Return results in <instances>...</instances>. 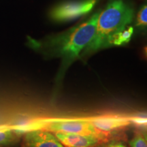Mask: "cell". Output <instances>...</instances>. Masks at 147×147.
Returning <instances> with one entry per match:
<instances>
[{
	"label": "cell",
	"instance_id": "8",
	"mask_svg": "<svg viewBox=\"0 0 147 147\" xmlns=\"http://www.w3.org/2000/svg\"><path fill=\"white\" fill-rule=\"evenodd\" d=\"M133 34L134 27L127 26L111 38L109 42V47L113 46H121L128 43L131 40Z\"/></svg>",
	"mask_w": 147,
	"mask_h": 147
},
{
	"label": "cell",
	"instance_id": "2",
	"mask_svg": "<svg viewBox=\"0 0 147 147\" xmlns=\"http://www.w3.org/2000/svg\"><path fill=\"white\" fill-rule=\"evenodd\" d=\"M134 16V9L123 0L110 1L99 13L95 35L84 50V54L109 47L111 38L127 27Z\"/></svg>",
	"mask_w": 147,
	"mask_h": 147
},
{
	"label": "cell",
	"instance_id": "1",
	"mask_svg": "<svg viewBox=\"0 0 147 147\" xmlns=\"http://www.w3.org/2000/svg\"><path fill=\"white\" fill-rule=\"evenodd\" d=\"M99 12L89 19L61 34L46 39H30L29 45L45 56L61 59L65 68L78 57L94 36Z\"/></svg>",
	"mask_w": 147,
	"mask_h": 147
},
{
	"label": "cell",
	"instance_id": "9",
	"mask_svg": "<svg viewBox=\"0 0 147 147\" xmlns=\"http://www.w3.org/2000/svg\"><path fill=\"white\" fill-rule=\"evenodd\" d=\"M20 135L15 130L8 128L0 129V147L10 146L19 140Z\"/></svg>",
	"mask_w": 147,
	"mask_h": 147
},
{
	"label": "cell",
	"instance_id": "5",
	"mask_svg": "<svg viewBox=\"0 0 147 147\" xmlns=\"http://www.w3.org/2000/svg\"><path fill=\"white\" fill-rule=\"evenodd\" d=\"M23 147H65L53 132L43 129H34L23 136Z\"/></svg>",
	"mask_w": 147,
	"mask_h": 147
},
{
	"label": "cell",
	"instance_id": "6",
	"mask_svg": "<svg viewBox=\"0 0 147 147\" xmlns=\"http://www.w3.org/2000/svg\"><path fill=\"white\" fill-rule=\"evenodd\" d=\"M54 134L59 140L66 147H94L101 142H104L93 136L61 132Z\"/></svg>",
	"mask_w": 147,
	"mask_h": 147
},
{
	"label": "cell",
	"instance_id": "10",
	"mask_svg": "<svg viewBox=\"0 0 147 147\" xmlns=\"http://www.w3.org/2000/svg\"><path fill=\"white\" fill-rule=\"evenodd\" d=\"M136 26L140 28L147 27V4H145L140 9L136 19Z\"/></svg>",
	"mask_w": 147,
	"mask_h": 147
},
{
	"label": "cell",
	"instance_id": "14",
	"mask_svg": "<svg viewBox=\"0 0 147 147\" xmlns=\"http://www.w3.org/2000/svg\"><path fill=\"white\" fill-rule=\"evenodd\" d=\"M144 51H145V53H146V55H147V47L144 48Z\"/></svg>",
	"mask_w": 147,
	"mask_h": 147
},
{
	"label": "cell",
	"instance_id": "7",
	"mask_svg": "<svg viewBox=\"0 0 147 147\" xmlns=\"http://www.w3.org/2000/svg\"><path fill=\"white\" fill-rule=\"evenodd\" d=\"M88 119L95 127L106 132H111L112 131L125 127L131 123V120L127 118L115 116L97 117Z\"/></svg>",
	"mask_w": 147,
	"mask_h": 147
},
{
	"label": "cell",
	"instance_id": "11",
	"mask_svg": "<svg viewBox=\"0 0 147 147\" xmlns=\"http://www.w3.org/2000/svg\"><path fill=\"white\" fill-rule=\"evenodd\" d=\"M131 147H147V141L138 131L129 141Z\"/></svg>",
	"mask_w": 147,
	"mask_h": 147
},
{
	"label": "cell",
	"instance_id": "3",
	"mask_svg": "<svg viewBox=\"0 0 147 147\" xmlns=\"http://www.w3.org/2000/svg\"><path fill=\"white\" fill-rule=\"evenodd\" d=\"M40 129L56 133H67L93 136L106 142L110 136V132L103 131L95 127L89 119H60L47 122Z\"/></svg>",
	"mask_w": 147,
	"mask_h": 147
},
{
	"label": "cell",
	"instance_id": "12",
	"mask_svg": "<svg viewBox=\"0 0 147 147\" xmlns=\"http://www.w3.org/2000/svg\"><path fill=\"white\" fill-rule=\"evenodd\" d=\"M140 133L142 135V136L144 138V139L147 141V123L144 125H140V127H139Z\"/></svg>",
	"mask_w": 147,
	"mask_h": 147
},
{
	"label": "cell",
	"instance_id": "4",
	"mask_svg": "<svg viewBox=\"0 0 147 147\" xmlns=\"http://www.w3.org/2000/svg\"><path fill=\"white\" fill-rule=\"evenodd\" d=\"M96 0H78L66 1L55 6L51 12L54 21L63 22L85 15L93 8Z\"/></svg>",
	"mask_w": 147,
	"mask_h": 147
},
{
	"label": "cell",
	"instance_id": "13",
	"mask_svg": "<svg viewBox=\"0 0 147 147\" xmlns=\"http://www.w3.org/2000/svg\"><path fill=\"white\" fill-rule=\"evenodd\" d=\"M105 147H127V146L126 145L123 144V142L113 141V142H110V143H108Z\"/></svg>",
	"mask_w": 147,
	"mask_h": 147
}]
</instances>
